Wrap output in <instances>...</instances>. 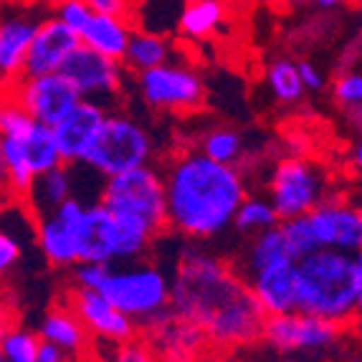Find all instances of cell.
<instances>
[{"label":"cell","instance_id":"obj_34","mask_svg":"<svg viewBox=\"0 0 362 362\" xmlns=\"http://www.w3.org/2000/svg\"><path fill=\"white\" fill-rule=\"evenodd\" d=\"M21 256H23V241L11 226H6L0 233V272L11 274L13 266H18Z\"/></svg>","mask_w":362,"mask_h":362},{"label":"cell","instance_id":"obj_26","mask_svg":"<svg viewBox=\"0 0 362 362\" xmlns=\"http://www.w3.org/2000/svg\"><path fill=\"white\" fill-rule=\"evenodd\" d=\"M264 78L272 99L281 107H294L309 94L299 74V61L291 56H274L266 66Z\"/></svg>","mask_w":362,"mask_h":362},{"label":"cell","instance_id":"obj_3","mask_svg":"<svg viewBox=\"0 0 362 362\" xmlns=\"http://www.w3.org/2000/svg\"><path fill=\"white\" fill-rule=\"evenodd\" d=\"M357 274L355 254L320 248L296 261V309L334 325L357 322Z\"/></svg>","mask_w":362,"mask_h":362},{"label":"cell","instance_id":"obj_32","mask_svg":"<svg viewBox=\"0 0 362 362\" xmlns=\"http://www.w3.org/2000/svg\"><path fill=\"white\" fill-rule=\"evenodd\" d=\"M281 228H284L286 241H289L296 261L314 254V251H320V243H317V235H314V228H312V223H309V216H299V218H291V221H284Z\"/></svg>","mask_w":362,"mask_h":362},{"label":"cell","instance_id":"obj_18","mask_svg":"<svg viewBox=\"0 0 362 362\" xmlns=\"http://www.w3.org/2000/svg\"><path fill=\"white\" fill-rule=\"evenodd\" d=\"M43 16L30 8H13L0 23V74L6 86L18 81L25 71L30 43L36 38Z\"/></svg>","mask_w":362,"mask_h":362},{"label":"cell","instance_id":"obj_2","mask_svg":"<svg viewBox=\"0 0 362 362\" xmlns=\"http://www.w3.org/2000/svg\"><path fill=\"white\" fill-rule=\"evenodd\" d=\"M168 230L187 241H211L233 230L238 208L248 198L241 168L218 163L198 147L173 152L165 160Z\"/></svg>","mask_w":362,"mask_h":362},{"label":"cell","instance_id":"obj_9","mask_svg":"<svg viewBox=\"0 0 362 362\" xmlns=\"http://www.w3.org/2000/svg\"><path fill=\"white\" fill-rule=\"evenodd\" d=\"M99 203L112 213L139 218L160 233L168 230V193L160 165H145L107 177Z\"/></svg>","mask_w":362,"mask_h":362},{"label":"cell","instance_id":"obj_7","mask_svg":"<svg viewBox=\"0 0 362 362\" xmlns=\"http://www.w3.org/2000/svg\"><path fill=\"white\" fill-rule=\"evenodd\" d=\"M266 195L276 206L281 223L307 216L334 195L325 168L302 155H286L272 165L266 177Z\"/></svg>","mask_w":362,"mask_h":362},{"label":"cell","instance_id":"obj_21","mask_svg":"<svg viewBox=\"0 0 362 362\" xmlns=\"http://www.w3.org/2000/svg\"><path fill=\"white\" fill-rule=\"evenodd\" d=\"M286 261H296L294 251H291L289 241H286V233L281 226L269 230H261V233L246 238V243L241 246V251L235 254L233 266L238 269L243 279L254 276V274L264 272L269 266L286 264Z\"/></svg>","mask_w":362,"mask_h":362},{"label":"cell","instance_id":"obj_38","mask_svg":"<svg viewBox=\"0 0 362 362\" xmlns=\"http://www.w3.org/2000/svg\"><path fill=\"white\" fill-rule=\"evenodd\" d=\"M69 352L61 350L59 344L54 342H46L41 339V347H38V362H69Z\"/></svg>","mask_w":362,"mask_h":362},{"label":"cell","instance_id":"obj_17","mask_svg":"<svg viewBox=\"0 0 362 362\" xmlns=\"http://www.w3.org/2000/svg\"><path fill=\"white\" fill-rule=\"evenodd\" d=\"M109 112H112V109L102 107V104L81 99L71 115L56 124L54 132H56V139H59L64 163L66 165L86 163L91 147L97 145L99 134H102L104 124H107Z\"/></svg>","mask_w":362,"mask_h":362},{"label":"cell","instance_id":"obj_24","mask_svg":"<svg viewBox=\"0 0 362 362\" xmlns=\"http://www.w3.org/2000/svg\"><path fill=\"white\" fill-rule=\"evenodd\" d=\"M36 332H38V337L46 339V342L59 344L61 350H66L69 355H81L91 337L69 304L49 309V312L41 317V322L36 325Z\"/></svg>","mask_w":362,"mask_h":362},{"label":"cell","instance_id":"obj_6","mask_svg":"<svg viewBox=\"0 0 362 362\" xmlns=\"http://www.w3.org/2000/svg\"><path fill=\"white\" fill-rule=\"evenodd\" d=\"M157 145L150 127L124 109H112L97 145L91 147L86 165L99 175L112 177L134 168L155 165Z\"/></svg>","mask_w":362,"mask_h":362},{"label":"cell","instance_id":"obj_37","mask_svg":"<svg viewBox=\"0 0 362 362\" xmlns=\"http://www.w3.org/2000/svg\"><path fill=\"white\" fill-rule=\"evenodd\" d=\"M299 74H302V81L307 86L309 94H320V91L327 89V76L317 64L307 59H299Z\"/></svg>","mask_w":362,"mask_h":362},{"label":"cell","instance_id":"obj_20","mask_svg":"<svg viewBox=\"0 0 362 362\" xmlns=\"http://www.w3.org/2000/svg\"><path fill=\"white\" fill-rule=\"evenodd\" d=\"M266 314H286L296 309V261L269 266L246 279Z\"/></svg>","mask_w":362,"mask_h":362},{"label":"cell","instance_id":"obj_27","mask_svg":"<svg viewBox=\"0 0 362 362\" xmlns=\"http://www.w3.org/2000/svg\"><path fill=\"white\" fill-rule=\"evenodd\" d=\"M223 21H226L223 0H187L185 8H182L177 30H180V36L190 38V41H200V38H208L213 33H218Z\"/></svg>","mask_w":362,"mask_h":362},{"label":"cell","instance_id":"obj_14","mask_svg":"<svg viewBox=\"0 0 362 362\" xmlns=\"http://www.w3.org/2000/svg\"><path fill=\"white\" fill-rule=\"evenodd\" d=\"M66 304L81 320L86 332L99 342H127V339H134L139 334L137 322L127 317L122 309H117L97 289L71 284V289L66 291Z\"/></svg>","mask_w":362,"mask_h":362},{"label":"cell","instance_id":"obj_4","mask_svg":"<svg viewBox=\"0 0 362 362\" xmlns=\"http://www.w3.org/2000/svg\"><path fill=\"white\" fill-rule=\"evenodd\" d=\"M0 165L6 187L16 195V203L28 195L38 175L64 163L54 127L41 124L21 104L6 99L0 109Z\"/></svg>","mask_w":362,"mask_h":362},{"label":"cell","instance_id":"obj_35","mask_svg":"<svg viewBox=\"0 0 362 362\" xmlns=\"http://www.w3.org/2000/svg\"><path fill=\"white\" fill-rule=\"evenodd\" d=\"M109 272V264H97V261H81L71 269V284L86 286V289H97L102 286L104 276Z\"/></svg>","mask_w":362,"mask_h":362},{"label":"cell","instance_id":"obj_13","mask_svg":"<svg viewBox=\"0 0 362 362\" xmlns=\"http://www.w3.org/2000/svg\"><path fill=\"white\" fill-rule=\"evenodd\" d=\"M339 334H342V325L299 312V309L286 314H269L264 327V342L276 352H286V355L325 352L332 344H337Z\"/></svg>","mask_w":362,"mask_h":362},{"label":"cell","instance_id":"obj_31","mask_svg":"<svg viewBox=\"0 0 362 362\" xmlns=\"http://www.w3.org/2000/svg\"><path fill=\"white\" fill-rule=\"evenodd\" d=\"M41 337L25 327H6L3 329V362H38Z\"/></svg>","mask_w":362,"mask_h":362},{"label":"cell","instance_id":"obj_41","mask_svg":"<svg viewBox=\"0 0 362 362\" xmlns=\"http://www.w3.org/2000/svg\"><path fill=\"white\" fill-rule=\"evenodd\" d=\"M355 259H357V274H360V289H357V322H362V251H357Z\"/></svg>","mask_w":362,"mask_h":362},{"label":"cell","instance_id":"obj_11","mask_svg":"<svg viewBox=\"0 0 362 362\" xmlns=\"http://www.w3.org/2000/svg\"><path fill=\"white\" fill-rule=\"evenodd\" d=\"M61 74L78 89L81 99L97 102L107 109H117L122 94L127 89V66L117 59L99 54L89 46H78L69 61L64 64Z\"/></svg>","mask_w":362,"mask_h":362},{"label":"cell","instance_id":"obj_36","mask_svg":"<svg viewBox=\"0 0 362 362\" xmlns=\"http://www.w3.org/2000/svg\"><path fill=\"white\" fill-rule=\"evenodd\" d=\"M97 13L107 16H122V18H134L137 16V0H86Z\"/></svg>","mask_w":362,"mask_h":362},{"label":"cell","instance_id":"obj_39","mask_svg":"<svg viewBox=\"0 0 362 362\" xmlns=\"http://www.w3.org/2000/svg\"><path fill=\"white\" fill-rule=\"evenodd\" d=\"M296 3L312 6V8H317V11H339V8L347 6L350 0H296Z\"/></svg>","mask_w":362,"mask_h":362},{"label":"cell","instance_id":"obj_8","mask_svg":"<svg viewBox=\"0 0 362 362\" xmlns=\"http://www.w3.org/2000/svg\"><path fill=\"white\" fill-rule=\"evenodd\" d=\"M33 226H36L38 254L49 266L71 272L74 266L86 259L91 238V218L86 200L74 195L64 206L38 216Z\"/></svg>","mask_w":362,"mask_h":362},{"label":"cell","instance_id":"obj_1","mask_svg":"<svg viewBox=\"0 0 362 362\" xmlns=\"http://www.w3.org/2000/svg\"><path fill=\"white\" fill-rule=\"evenodd\" d=\"M170 276L173 312L198 325L213 347H246L264 339L269 314L233 261L185 238Z\"/></svg>","mask_w":362,"mask_h":362},{"label":"cell","instance_id":"obj_28","mask_svg":"<svg viewBox=\"0 0 362 362\" xmlns=\"http://www.w3.org/2000/svg\"><path fill=\"white\" fill-rule=\"evenodd\" d=\"M198 150L203 152V155L218 160V163L233 165V168H241V170L248 157L246 137H243L238 129L223 127V124H216V127H211L208 132L200 134Z\"/></svg>","mask_w":362,"mask_h":362},{"label":"cell","instance_id":"obj_16","mask_svg":"<svg viewBox=\"0 0 362 362\" xmlns=\"http://www.w3.org/2000/svg\"><path fill=\"white\" fill-rule=\"evenodd\" d=\"M81 46L78 33L66 25L61 18H56L54 13L43 16L38 33L30 43L28 61H25L23 76H41V74H59L69 56Z\"/></svg>","mask_w":362,"mask_h":362},{"label":"cell","instance_id":"obj_40","mask_svg":"<svg viewBox=\"0 0 362 362\" xmlns=\"http://www.w3.org/2000/svg\"><path fill=\"white\" fill-rule=\"evenodd\" d=\"M350 168L362 177V139H357L355 145L350 147Z\"/></svg>","mask_w":362,"mask_h":362},{"label":"cell","instance_id":"obj_43","mask_svg":"<svg viewBox=\"0 0 362 362\" xmlns=\"http://www.w3.org/2000/svg\"><path fill=\"white\" fill-rule=\"evenodd\" d=\"M357 38H360V49H362V6H360V36Z\"/></svg>","mask_w":362,"mask_h":362},{"label":"cell","instance_id":"obj_10","mask_svg":"<svg viewBox=\"0 0 362 362\" xmlns=\"http://www.w3.org/2000/svg\"><path fill=\"white\" fill-rule=\"evenodd\" d=\"M132 84L139 99L152 112H165V115L198 112L208 94L206 78L180 61H170L150 71L132 74Z\"/></svg>","mask_w":362,"mask_h":362},{"label":"cell","instance_id":"obj_5","mask_svg":"<svg viewBox=\"0 0 362 362\" xmlns=\"http://www.w3.org/2000/svg\"><path fill=\"white\" fill-rule=\"evenodd\" d=\"M99 291L117 309L132 317L139 329L173 309V276L152 259L109 264Z\"/></svg>","mask_w":362,"mask_h":362},{"label":"cell","instance_id":"obj_42","mask_svg":"<svg viewBox=\"0 0 362 362\" xmlns=\"http://www.w3.org/2000/svg\"><path fill=\"white\" fill-rule=\"evenodd\" d=\"M350 119H352V124H355V127H357V132L362 134V107L357 109V112H355V115L350 117Z\"/></svg>","mask_w":362,"mask_h":362},{"label":"cell","instance_id":"obj_44","mask_svg":"<svg viewBox=\"0 0 362 362\" xmlns=\"http://www.w3.org/2000/svg\"><path fill=\"white\" fill-rule=\"evenodd\" d=\"M355 203H357V208H360V213H362V193H360V195H357V198H355Z\"/></svg>","mask_w":362,"mask_h":362},{"label":"cell","instance_id":"obj_12","mask_svg":"<svg viewBox=\"0 0 362 362\" xmlns=\"http://www.w3.org/2000/svg\"><path fill=\"white\" fill-rule=\"evenodd\" d=\"M6 99L21 104L33 119L56 127L66 119L81 102L76 86L64 74H41V76H21L6 86Z\"/></svg>","mask_w":362,"mask_h":362},{"label":"cell","instance_id":"obj_22","mask_svg":"<svg viewBox=\"0 0 362 362\" xmlns=\"http://www.w3.org/2000/svg\"><path fill=\"white\" fill-rule=\"evenodd\" d=\"M74 195H76V170H74V165H59V168L36 177V182L30 185L28 195L21 200V206L36 221L43 213L64 206Z\"/></svg>","mask_w":362,"mask_h":362},{"label":"cell","instance_id":"obj_33","mask_svg":"<svg viewBox=\"0 0 362 362\" xmlns=\"http://www.w3.org/2000/svg\"><path fill=\"white\" fill-rule=\"evenodd\" d=\"M107 362H160L157 352L147 339H127V342H107Z\"/></svg>","mask_w":362,"mask_h":362},{"label":"cell","instance_id":"obj_30","mask_svg":"<svg viewBox=\"0 0 362 362\" xmlns=\"http://www.w3.org/2000/svg\"><path fill=\"white\" fill-rule=\"evenodd\" d=\"M329 94L337 109L352 117L362 107V66H347L332 78Z\"/></svg>","mask_w":362,"mask_h":362},{"label":"cell","instance_id":"obj_23","mask_svg":"<svg viewBox=\"0 0 362 362\" xmlns=\"http://www.w3.org/2000/svg\"><path fill=\"white\" fill-rule=\"evenodd\" d=\"M132 18H122V16H107V13H97L86 21V25L78 30V38L84 46L99 51V54L109 56V59L124 61V54L132 41Z\"/></svg>","mask_w":362,"mask_h":362},{"label":"cell","instance_id":"obj_15","mask_svg":"<svg viewBox=\"0 0 362 362\" xmlns=\"http://www.w3.org/2000/svg\"><path fill=\"white\" fill-rule=\"evenodd\" d=\"M307 216L320 248H334L344 254L362 251V213L355 200L334 193Z\"/></svg>","mask_w":362,"mask_h":362},{"label":"cell","instance_id":"obj_19","mask_svg":"<svg viewBox=\"0 0 362 362\" xmlns=\"http://www.w3.org/2000/svg\"><path fill=\"white\" fill-rule=\"evenodd\" d=\"M142 334L163 362H187L208 342L206 332L198 325L187 322L185 317L175 314L173 309L152 325H147Z\"/></svg>","mask_w":362,"mask_h":362},{"label":"cell","instance_id":"obj_29","mask_svg":"<svg viewBox=\"0 0 362 362\" xmlns=\"http://www.w3.org/2000/svg\"><path fill=\"white\" fill-rule=\"evenodd\" d=\"M276 226H281V216H279L272 198L261 193H248V198L243 200V206L238 208V216L233 221V233L241 235V238H251V235L276 228Z\"/></svg>","mask_w":362,"mask_h":362},{"label":"cell","instance_id":"obj_25","mask_svg":"<svg viewBox=\"0 0 362 362\" xmlns=\"http://www.w3.org/2000/svg\"><path fill=\"white\" fill-rule=\"evenodd\" d=\"M170 61H175V46L165 33L134 28L132 41H129V49L122 64L127 66L129 74H142L155 66H163V64H170Z\"/></svg>","mask_w":362,"mask_h":362}]
</instances>
